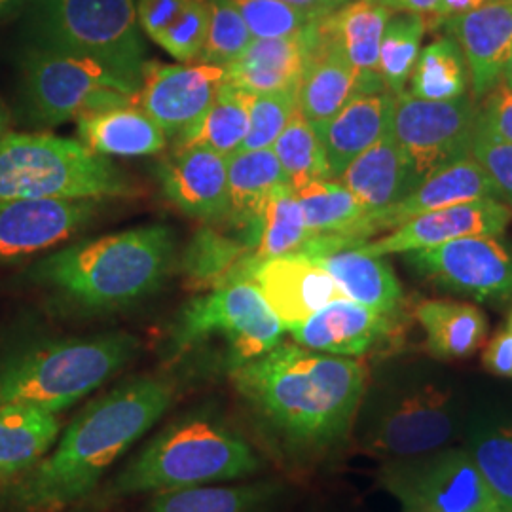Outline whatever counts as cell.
<instances>
[{
	"label": "cell",
	"instance_id": "obj_48",
	"mask_svg": "<svg viewBox=\"0 0 512 512\" xmlns=\"http://www.w3.org/2000/svg\"><path fill=\"white\" fill-rule=\"evenodd\" d=\"M486 0H440L439 6L435 8L433 14L425 16L427 21V29L431 25H442L444 19L450 18V16H458V14H465V12H471L478 6H482Z\"/></svg>",
	"mask_w": 512,
	"mask_h": 512
},
{
	"label": "cell",
	"instance_id": "obj_54",
	"mask_svg": "<svg viewBox=\"0 0 512 512\" xmlns=\"http://www.w3.org/2000/svg\"><path fill=\"white\" fill-rule=\"evenodd\" d=\"M509 330H512V313L511 317H509Z\"/></svg>",
	"mask_w": 512,
	"mask_h": 512
},
{
	"label": "cell",
	"instance_id": "obj_39",
	"mask_svg": "<svg viewBox=\"0 0 512 512\" xmlns=\"http://www.w3.org/2000/svg\"><path fill=\"white\" fill-rule=\"evenodd\" d=\"M467 452L475 459L501 512H512V423L478 425Z\"/></svg>",
	"mask_w": 512,
	"mask_h": 512
},
{
	"label": "cell",
	"instance_id": "obj_31",
	"mask_svg": "<svg viewBox=\"0 0 512 512\" xmlns=\"http://www.w3.org/2000/svg\"><path fill=\"white\" fill-rule=\"evenodd\" d=\"M416 317L427 334V349L439 359L473 355L486 338L484 313L465 302L427 300L416 308Z\"/></svg>",
	"mask_w": 512,
	"mask_h": 512
},
{
	"label": "cell",
	"instance_id": "obj_25",
	"mask_svg": "<svg viewBox=\"0 0 512 512\" xmlns=\"http://www.w3.org/2000/svg\"><path fill=\"white\" fill-rule=\"evenodd\" d=\"M393 107V93H365L351 99L327 124L315 128L325 148L330 179L338 181L349 164L391 128Z\"/></svg>",
	"mask_w": 512,
	"mask_h": 512
},
{
	"label": "cell",
	"instance_id": "obj_19",
	"mask_svg": "<svg viewBox=\"0 0 512 512\" xmlns=\"http://www.w3.org/2000/svg\"><path fill=\"white\" fill-rule=\"evenodd\" d=\"M162 192L186 217L219 222L228 217V158L205 147L173 150L158 167Z\"/></svg>",
	"mask_w": 512,
	"mask_h": 512
},
{
	"label": "cell",
	"instance_id": "obj_51",
	"mask_svg": "<svg viewBox=\"0 0 512 512\" xmlns=\"http://www.w3.org/2000/svg\"><path fill=\"white\" fill-rule=\"evenodd\" d=\"M10 126H12V114L6 107V103L0 99V148L4 145L6 137L12 133Z\"/></svg>",
	"mask_w": 512,
	"mask_h": 512
},
{
	"label": "cell",
	"instance_id": "obj_2",
	"mask_svg": "<svg viewBox=\"0 0 512 512\" xmlns=\"http://www.w3.org/2000/svg\"><path fill=\"white\" fill-rule=\"evenodd\" d=\"M164 378H135L88 404L57 437L50 454L18 476L8 501L23 512H57L86 499L93 488L164 418L173 403Z\"/></svg>",
	"mask_w": 512,
	"mask_h": 512
},
{
	"label": "cell",
	"instance_id": "obj_42",
	"mask_svg": "<svg viewBox=\"0 0 512 512\" xmlns=\"http://www.w3.org/2000/svg\"><path fill=\"white\" fill-rule=\"evenodd\" d=\"M296 88L279 92L253 93L249 129L239 152L272 148L275 139L287 128L294 112L298 110Z\"/></svg>",
	"mask_w": 512,
	"mask_h": 512
},
{
	"label": "cell",
	"instance_id": "obj_11",
	"mask_svg": "<svg viewBox=\"0 0 512 512\" xmlns=\"http://www.w3.org/2000/svg\"><path fill=\"white\" fill-rule=\"evenodd\" d=\"M478 112L467 95L452 101L418 99L406 90L395 95L391 133L420 183L471 156Z\"/></svg>",
	"mask_w": 512,
	"mask_h": 512
},
{
	"label": "cell",
	"instance_id": "obj_21",
	"mask_svg": "<svg viewBox=\"0 0 512 512\" xmlns=\"http://www.w3.org/2000/svg\"><path fill=\"white\" fill-rule=\"evenodd\" d=\"M393 329L391 315L338 298L291 330L294 344L338 357H361Z\"/></svg>",
	"mask_w": 512,
	"mask_h": 512
},
{
	"label": "cell",
	"instance_id": "obj_6",
	"mask_svg": "<svg viewBox=\"0 0 512 512\" xmlns=\"http://www.w3.org/2000/svg\"><path fill=\"white\" fill-rule=\"evenodd\" d=\"M141 190L80 141L50 133H10L0 148V200H109Z\"/></svg>",
	"mask_w": 512,
	"mask_h": 512
},
{
	"label": "cell",
	"instance_id": "obj_26",
	"mask_svg": "<svg viewBox=\"0 0 512 512\" xmlns=\"http://www.w3.org/2000/svg\"><path fill=\"white\" fill-rule=\"evenodd\" d=\"M287 183L272 148L241 150L228 158V217L255 253L264 207L277 186ZM253 256V255H251Z\"/></svg>",
	"mask_w": 512,
	"mask_h": 512
},
{
	"label": "cell",
	"instance_id": "obj_33",
	"mask_svg": "<svg viewBox=\"0 0 512 512\" xmlns=\"http://www.w3.org/2000/svg\"><path fill=\"white\" fill-rule=\"evenodd\" d=\"M253 249L241 238L222 236L213 228H202L190 241L181 260V270L190 285L217 289L243 281Z\"/></svg>",
	"mask_w": 512,
	"mask_h": 512
},
{
	"label": "cell",
	"instance_id": "obj_37",
	"mask_svg": "<svg viewBox=\"0 0 512 512\" xmlns=\"http://www.w3.org/2000/svg\"><path fill=\"white\" fill-rule=\"evenodd\" d=\"M272 150L287 177V183L298 190L313 181L330 179L325 148L310 122L296 110L287 128L275 139Z\"/></svg>",
	"mask_w": 512,
	"mask_h": 512
},
{
	"label": "cell",
	"instance_id": "obj_15",
	"mask_svg": "<svg viewBox=\"0 0 512 512\" xmlns=\"http://www.w3.org/2000/svg\"><path fill=\"white\" fill-rule=\"evenodd\" d=\"M103 200H0V264L54 249L92 224Z\"/></svg>",
	"mask_w": 512,
	"mask_h": 512
},
{
	"label": "cell",
	"instance_id": "obj_9",
	"mask_svg": "<svg viewBox=\"0 0 512 512\" xmlns=\"http://www.w3.org/2000/svg\"><path fill=\"white\" fill-rule=\"evenodd\" d=\"M38 23L46 46L88 55L141 82L135 0H38Z\"/></svg>",
	"mask_w": 512,
	"mask_h": 512
},
{
	"label": "cell",
	"instance_id": "obj_3",
	"mask_svg": "<svg viewBox=\"0 0 512 512\" xmlns=\"http://www.w3.org/2000/svg\"><path fill=\"white\" fill-rule=\"evenodd\" d=\"M173 264V230L152 224L59 249L33 264L27 279L78 310L103 313L160 289Z\"/></svg>",
	"mask_w": 512,
	"mask_h": 512
},
{
	"label": "cell",
	"instance_id": "obj_24",
	"mask_svg": "<svg viewBox=\"0 0 512 512\" xmlns=\"http://www.w3.org/2000/svg\"><path fill=\"white\" fill-rule=\"evenodd\" d=\"M313 23L293 37L253 38L226 67V84L251 93L296 88L310 55Z\"/></svg>",
	"mask_w": 512,
	"mask_h": 512
},
{
	"label": "cell",
	"instance_id": "obj_53",
	"mask_svg": "<svg viewBox=\"0 0 512 512\" xmlns=\"http://www.w3.org/2000/svg\"><path fill=\"white\" fill-rule=\"evenodd\" d=\"M19 0H0V12H6L8 8H12V6H16Z\"/></svg>",
	"mask_w": 512,
	"mask_h": 512
},
{
	"label": "cell",
	"instance_id": "obj_22",
	"mask_svg": "<svg viewBox=\"0 0 512 512\" xmlns=\"http://www.w3.org/2000/svg\"><path fill=\"white\" fill-rule=\"evenodd\" d=\"M484 198H497V190L488 173L473 156H469L421 181L418 188L412 190L403 202L382 213L370 215V228L374 234H380L384 230L399 228L404 222L420 217L423 213Z\"/></svg>",
	"mask_w": 512,
	"mask_h": 512
},
{
	"label": "cell",
	"instance_id": "obj_50",
	"mask_svg": "<svg viewBox=\"0 0 512 512\" xmlns=\"http://www.w3.org/2000/svg\"><path fill=\"white\" fill-rule=\"evenodd\" d=\"M285 2L293 4V6L300 8V10L310 12L315 18H327L330 14L338 12L340 8L348 6V4L355 2V0H285Z\"/></svg>",
	"mask_w": 512,
	"mask_h": 512
},
{
	"label": "cell",
	"instance_id": "obj_1",
	"mask_svg": "<svg viewBox=\"0 0 512 512\" xmlns=\"http://www.w3.org/2000/svg\"><path fill=\"white\" fill-rule=\"evenodd\" d=\"M230 374L266 429L302 450H323L348 435L368 380L355 359L283 342Z\"/></svg>",
	"mask_w": 512,
	"mask_h": 512
},
{
	"label": "cell",
	"instance_id": "obj_29",
	"mask_svg": "<svg viewBox=\"0 0 512 512\" xmlns=\"http://www.w3.org/2000/svg\"><path fill=\"white\" fill-rule=\"evenodd\" d=\"M389 18L391 12L378 2L355 0L327 18L319 19L317 29L321 37L344 54L357 73L368 80H382L378 61Z\"/></svg>",
	"mask_w": 512,
	"mask_h": 512
},
{
	"label": "cell",
	"instance_id": "obj_28",
	"mask_svg": "<svg viewBox=\"0 0 512 512\" xmlns=\"http://www.w3.org/2000/svg\"><path fill=\"white\" fill-rule=\"evenodd\" d=\"M310 260L334 279L349 300L391 317L401 308V283L382 256L368 255L357 245L313 256Z\"/></svg>",
	"mask_w": 512,
	"mask_h": 512
},
{
	"label": "cell",
	"instance_id": "obj_44",
	"mask_svg": "<svg viewBox=\"0 0 512 512\" xmlns=\"http://www.w3.org/2000/svg\"><path fill=\"white\" fill-rule=\"evenodd\" d=\"M471 156L488 173L497 196L503 198L512 211V143L501 141L476 126Z\"/></svg>",
	"mask_w": 512,
	"mask_h": 512
},
{
	"label": "cell",
	"instance_id": "obj_32",
	"mask_svg": "<svg viewBox=\"0 0 512 512\" xmlns=\"http://www.w3.org/2000/svg\"><path fill=\"white\" fill-rule=\"evenodd\" d=\"M253 93L224 84L202 116L175 137V148L205 147L230 158L238 154L249 129Z\"/></svg>",
	"mask_w": 512,
	"mask_h": 512
},
{
	"label": "cell",
	"instance_id": "obj_43",
	"mask_svg": "<svg viewBox=\"0 0 512 512\" xmlns=\"http://www.w3.org/2000/svg\"><path fill=\"white\" fill-rule=\"evenodd\" d=\"M207 29L209 0H196L181 18L156 38V44L181 63H196L202 57Z\"/></svg>",
	"mask_w": 512,
	"mask_h": 512
},
{
	"label": "cell",
	"instance_id": "obj_27",
	"mask_svg": "<svg viewBox=\"0 0 512 512\" xmlns=\"http://www.w3.org/2000/svg\"><path fill=\"white\" fill-rule=\"evenodd\" d=\"M80 143L101 156H154L167 147V135L137 103L97 110L76 120Z\"/></svg>",
	"mask_w": 512,
	"mask_h": 512
},
{
	"label": "cell",
	"instance_id": "obj_36",
	"mask_svg": "<svg viewBox=\"0 0 512 512\" xmlns=\"http://www.w3.org/2000/svg\"><path fill=\"white\" fill-rule=\"evenodd\" d=\"M302 207L289 183L277 186L264 207L260 236L247 268L275 256L296 255L308 241ZM247 272V270H245ZM245 279V277H243Z\"/></svg>",
	"mask_w": 512,
	"mask_h": 512
},
{
	"label": "cell",
	"instance_id": "obj_30",
	"mask_svg": "<svg viewBox=\"0 0 512 512\" xmlns=\"http://www.w3.org/2000/svg\"><path fill=\"white\" fill-rule=\"evenodd\" d=\"M61 433L54 412L33 406H0V482L16 480L44 458Z\"/></svg>",
	"mask_w": 512,
	"mask_h": 512
},
{
	"label": "cell",
	"instance_id": "obj_16",
	"mask_svg": "<svg viewBox=\"0 0 512 512\" xmlns=\"http://www.w3.org/2000/svg\"><path fill=\"white\" fill-rule=\"evenodd\" d=\"M511 217V207L497 198L458 203L423 213L395 228L389 236L366 241L359 247L368 255L384 256L431 249L469 236H501Z\"/></svg>",
	"mask_w": 512,
	"mask_h": 512
},
{
	"label": "cell",
	"instance_id": "obj_14",
	"mask_svg": "<svg viewBox=\"0 0 512 512\" xmlns=\"http://www.w3.org/2000/svg\"><path fill=\"white\" fill-rule=\"evenodd\" d=\"M224 84L226 67L220 65L145 61L135 103L175 139L209 109Z\"/></svg>",
	"mask_w": 512,
	"mask_h": 512
},
{
	"label": "cell",
	"instance_id": "obj_34",
	"mask_svg": "<svg viewBox=\"0 0 512 512\" xmlns=\"http://www.w3.org/2000/svg\"><path fill=\"white\" fill-rule=\"evenodd\" d=\"M279 486L247 482L230 486H194L156 494L147 512H268Z\"/></svg>",
	"mask_w": 512,
	"mask_h": 512
},
{
	"label": "cell",
	"instance_id": "obj_23",
	"mask_svg": "<svg viewBox=\"0 0 512 512\" xmlns=\"http://www.w3.org/2000/svg\"><path fill=\"white\" fill-rule=\"evenodd\" d=\"M366 209L376 215L403 202L418 188V177L397 145L391 128L355 158L338 179Z\"/></svg>",
	"mask_w": 512,
	"mask_h": 512
},
{
	"label": "cell",
	"instance_id": "obj_7",
	"mask_svg": "<svg viewBox=\"0 0 512 512\" xmlns=\"http://www.w3.org/2000/svg\"><path fill=\"white\" fill-rule=\"evenodd\" d=\"M141 82L88 57L38 46L21 65V99L27 116L42 126H59L97 110L135 103Z\"/></svg>",
	"mask_w": 512,
	"mask_h": 512
},
{
	"label": "cell",
	"instance_id": "obj_45",
	"mask_svg": "<svg viewBox=\"0 0 512 512\" xmlns=\"http://www.w3.org/2000/svg\"><path fill=\"white\" fill-rule=\"evenodd\" d=\"M478 128L512 143V90L501 82H497L492 92L484 97V105L478 112Z\"/></svg>",
	"mask_w": 512,
	"mask_h": 512
},
{
	"label": "cell",
	"instance_id": "obj_4",
	"mask_svg": "<svg viewBox=\"0 0 512 512\" xmlns=\"http://www.w3.org/2000/svg\"><path fill=\"white\" fill-rule=\"evenodd\" d=\"M129 334L42 340L0 357V406H33L59 414L92 395L128 365Z\"/></svg>",
	"mask_w": 512,
	"mask_h": 512
},
{
	"label": "cell",
	"instance_id": "obj_40",
	"mask_svg": "<svg viewBox=\"0 0 512 512\" xmlns=\"http://www.w3.org/2000/svg\"><path fill=\"white\" fill-rule=\"evenodd\" d=\"M251 33L230 0H209V29L202 63L228 67L251 44Z\"/></svg>",
	"mask_w": 512,
	"mask_h": 512
},
{
	"label": "cell",
	"instance_id": "obj_38",
	"mask_svg": "<svg viewBox=\"0 0 512 512\" xmlns=\"http://www.w3.org/2000/svg\"><path fill=\"white\" fill-rule=\"evenodd\" d=\"M427 31V21L421 14H391L387 19L380 44L378 73L385 88L399 95L406 88L416 59L420 55L421 40Z\"/></svg>",
	"mask_w": 512,
	"mask_h": 512
},
{
	"label": "cell",
	"instance_id": "obj_10",
	"mask_svg": "<svg viewBox=\"0 0 512 512\" xmlns=\"http://www.w3.org/2000/svg\"><path fill=\"white\" fill-rule=\"evenodd\" d=\"M382 482L408 512H501L475 459L461 448L399 458Z\"/></svg>",
	"mask_w": 512,
	"mask_h": 512
},
{
	"label": "cell",
	"instance_id": "obj_8",
	"mask_svg": "<svg viewBox=\"0 0 512 512\" xmlns=\"http://www.w3.org/2000/svg\"><path fill=\"white\" fill-rule=\"evenodd\" d=\"M283 334V323L255 285L238 281L188 302L175 323L173 346L190 351L220 340L232 372L279 346Z\"/></svg>",
	"mask_w": 512,
	"mask_h": 512
},
{
	"label": "cell",
	"instance_id": "obj_18",
	"mask_svg": "<svg viewBox=\"0 0 512 512\" xmlns=\"http://www.w3.org/2000/svg\"><path fill=\"white\" fill-rule=\"evenodd\" d=\"M317 21L311 29L310 55L296 88L298 112L313 128L327 124L359 95L389 92L382 80H368L357 73L344 54L321 37Z\"/></svg>",
	"mask_w": 512,
	"mask_h": 512
},
{
	"label": "cell",
	"instance_id": "obj_12",
	"mask_svg": "<svg viewBox=\"0 0 512 512\" xmlns=\"http://www.w3.org/2000/svg\"><path fill=\"white\" fill-rule=\"evenodd\" d=\"M406 255L420 274L448 291L480 302L512 296V249L497 236L452 239Z\"/></svg>",
	"mask_w": 512,
	"mask_h": 512
},
{
	"label": "cell",
	"instance_id": "obj_52",
	"mask_svg": "<svg viewBox=\"0 0 512 512\" xmlns=\"http://www.w3.org/2000/svg\"><path fill=\"white\" fill-rule=\"evenodd\" d=\"M503 86H507L509 90H512V52L507 57V63L503 67V73H501V80H499Z\"/></svg>",
	"mask_w": 512,
	"mask_h": 512
},
{
	"label": "cell",
	"instance_id": "obj_41",
	"mask_svg": "<svg viewBox=\"0 0 512 512\" xmlns=\"http://www.w3.org/2000/svg\"><path fill=\"white\" fill-rule=\"evenodd\" d=\"M253 38L293 37L317 21L285 0H230Z\"/></svg>",
	"mask_w": 512,
	"mask_h": 512
},
{
	"label": "cell",
	"instance_id": "obj_17",
	"mask_svg": "<svg viewBox=\"0 0 512 512\" xmlns=\"http://www.w3.org/2000/svg\"><path fill=\"white\" fill-rule=\"evenodd\" d=\"M272 308L285 330L304 323L315 311L346 298L319 264L302 255H285L255 262L245 279Z\"/></svg>",
	"mask_w": 512,
	"mask_h": 512
},
{
	"label": "cell",
	"instance_id": "obj_35",
	"mask_svg": "<svg viewBox=\"0 0 512 512\" xmlns=\"http://www.w3.org/2000/svg\"><path fill=\"white\" fill-rule=\"evenodd\" d=\"M469 86V67L458 42L442 37L421 50L408 93L427 101H452L463 97Z\"/></svg>",
	"mask_w": 512,
	"mask_h": 512
},
{
	"label": "cell",
	"instance_id": "obj_20",
	"mask_svg": "<svg viewBox=\"0 0 512 512\" xmlns=\"http://www.w3.org/2000/svg\"><path fill=\"white\" fill-rule=\"evenodd\" d=\"M442 27L467 59L476 99H484L501 80L512 52V0H486L471 12L444 19Z\"/></svg>",
	"mask_w": 512,
	"mask_h": 512
},
{
	"label": "cell",
	"instance_id": "obj_46",
	"mask_svg": "<svg viewBox=\"0 0 512 512\" xmlns=\"http://www.w3.org/2000/svg\"><path fill=\"white\" fill-rule=\"evenodd\" d=\"M196 0H139L137 19L141 29L156 42V38L171 27Z\"/></svg>",
	"mask_w": 512,
	"mask_h": 512
},
{
	"label": "cell",
	"instance_id": "obj_5",
	"mask_svg": "<svg viewBox=\"0 0 512 512\" xmlns=\"http://www.w3.org/2000/svg\"><path fill=\"white\" fill-rule=\"evenodd\" d=\"M260 469L251 444L209 416H188L160 431L110 484L109 497L162 494L239 480Z\"/></svg>",
	"mask_w": 512,
	"mask_h": 512
},
{
	"label": "cell",
	"instance_id": "obj_49",
	"mask_svg": "<svg viewBox=\"0 0 512 512\" xmlns=\"http://www.w3.org/2000/svg\"><path fill=\"white\" fill-rule=\"evenodd\" d=\"M387 8L391 14H421L429 16L435 12L440 0H374Z\"/></svg>",
	"mask_w": 512,
	"mask_h": 512
},
{
	"label": "cell",
	"instance_id": "obj_13",
	"mask_svg": "<svg viewBox=\"0 0 512 512\" xmlns=\"http://www.w3.org/2000/svg\"><path fill=\"white\" fill-rule=\"evenodd\" d=\"M458 404L427 385L385 403L368 433V446L385 456L410 458L442 448L458 429Z\"/></svg>",
	"mask_w": 512,
	"mask_h": 512
},
{
	"label": "cell",
	"instance_id": "obj_47",
	"mask_svg": "<svg viewBox=\"0 0 512 512\" xmlns=\"http://www.w3.org/2000/svg\"><path fill=\"white\" fill-rule=\"evenodd\" d=\"M482 361L492 374L512 378V330H503L495 336L484 351Z\"/></svg>",
	"mask_w": 512,
	"mask_h": 512
}]
</instances>
